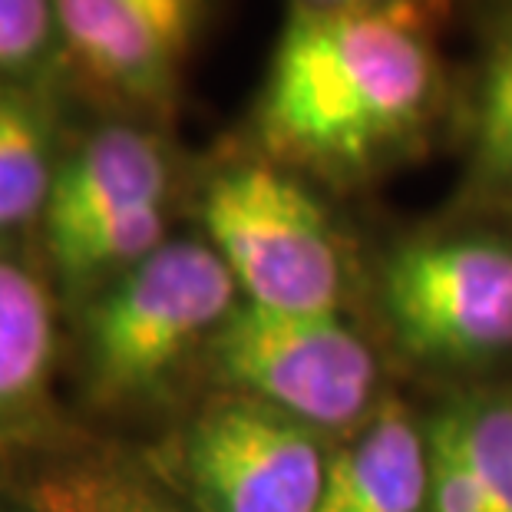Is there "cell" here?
<instances>
[{
	"label": "cell",
	"instance_id": "cell-1",
	"mask_svg": "<svg viewBox=\"0 0 512 512\" xmlns=\"http://www.w3.org/2000/svg\"><path fill=\"white\" fill-rule=\"evenodd\" d=\"M437 60L410 10L298 7L281 30L258 103L271 156L354 176L420 133Z\"/></svg>",
	"mask_w": 512,
	"mask_h": 512
},
{
	"label": "cell",
	"instance_id": "cell-2",
	"mask_svg": "<svg viewBox=\"0 0 512 512\" xmlns=\"http://www.w3.org/2000/svg\"><path fill=\"white\" fill-rule=\"evenodd\" d=\"M212 248L248 304L288 314H337L341 252L321 202L265 162L222 169L202 199Z\"/></svg>",
	"mask_w": 512,
	"mask_h": 512
},
{
	"label": "cell",
	"instance_id": "cell-3",
	"mask_svg": "<svg viewBox=\"0 0 512 512\" xmlns=\"http://www.w3.org/2000/svg\"><path fill=\"white\" fill-rule=\"evenodd\" d=\"M235 278L202 242H162L93 304L90 370L106 397H133L232 318Z\"/></svg>",
	"mask_w": 512,
	"mask_h": 512
},
{
	"label": "cell",
	"instance_id": "cell-4",
	"mask_svg": "<svg viewBox=\"0 0 512 512\" xmlns=\"http://www.w3.org/2000/svg\"><path fill=\"white\" fill-rule=\"evenodd\" d=\"M209 347L232 384L311 430L361 420L374 397V354L337 314L245 304L215 331Z\"/></svg>",
	"mask_w": 512,
	"mask_h": 512
},
{
	"label": "cell",
	"instance_id": "cell-5",
	"mask_svg": "<svg viewBox=\"0 0 512 512\" xmlns=\"http://www.w3.org/2000/svg\"><path fill=\"white\" fill-rule=\"evenodd\" d=\"M384 304L413 354L476 364L512 351V245L453 235L403 245L384 275Z\"/></svg>",
	"mask_w": 512,
	"mask_h": 512
},
{
	"label": "cell",
	"instance_id": "cell-6",
	"mask_svg": "<svg viewBox=\"0 0 512 512\" xmlns=\"http://www.w3.org/2000/svg\"><path fill=\"white\" fill-rule=\"evenodd\" d=\"M176 473L199 512H318L328 460L311 427L248 397L182 433Z\"/></svg>",
	"mask_w": 512,
	"mask_h": 512
},
{
	"label": "cell",
	"instance_id": "cell-7",
	"mask_svg": "<svg viewBox=\"0 0 512 512\" xmlns=\"http://www.w3.org/2000/svg\"><path fill=\"white\" fill-rule=\"evenodd\" d=\"M53 14L86 80L129 106H166L205 0H53Z\"/></svg>",
	"mask_w": 512,
	"mask_h": 512
},
{
	"label": "cell",
	"instance_id": "cell-8",
	"mask_svg": "<svg viewBox=\"0 0 512 512\" xmlns=\"http://www.w3.org/2000/svg\"><path fill=\"white\" fill-rule=\"evenodd\" d=\"M166 189L169 162L156 139L133 126H106L57 169L43 209L47 242L123 209L162 202Z\"/></svg>",
	"mask_w": 512,
	"mask_h": 512
},
{
	"label": "cell",
	"instance_id": "cell-9",
	"mask_svg": "<svg viewBox=\"0 0 512 512\" xmlns=\"http://www.w3.org/2000/svg\"><path fill=\"white\" fill-rule=\"evenodd\" d=\"M430 496V443L400 403L328 460L318 512H420Z\"/></svg>",
	"mask_w": 512,
	"mask_h": 512
},
{
	"label": "cell",
	"instance_id": "cell-10",
	"mask_svg": "<svg viewBox=\"0 0 512 512\" xmlns=\"http://www.w3.org/2000/svg\"><path fill=\"white\" fill-rule=\"evenodd\" d=\"M53 314L47 288L0 255V427L27 417L47 390Z\"/></svg>",
	"mask_w": 512,
	"mask_h": 512
},
{
	"label": "cell",
	"instance_id": "cell-11",
	"mask_svg": "<svg viewBox=\"0 0 512 512\" xmlns=\"http://www.w3.org/2000/svg\"><path fill=\"white\" fill-rule=\"evenodd\" d=\"M50 110L20 86H0V232L47 209L53 179Z\"/></svg>",
	"mask_w": 512,
	"mask_h": 512
},
{
	"label": "cell",
	"instance_id": "cell-12",
	"mask_svg": "<svg viewBox=\"0 0 512 512\" xmlns=\"http://www.w3.org/2000/svg\"><path fill=\"white\" fill-rule=\"evenodd\" d=\"M166 215L162 202L136 205L106 219L76 228L70 235L50 238V255L73 281H86L103 271H129L162 245Z\"/></svg>",
	"mask_w": 512,
	"mask_h": 512
},
{
	"label": "cell",
	"instance_id": "cell-13",
	"mask_svg": "<svg viewBox=\"0 0 512 512\" xmlns=\"http://www.w3.org/2000/svg\"><path fill=\"white\" fill-rule=\"evenodd\" d=\"M493 512H512V384L450 403Z\"/></svg>",
	"mask_w": 512,
	"mask_h": 512
},
{
	"label": "cell",
	"instance_id": "cell-14",
	"mask_svg": "<svg viewBox=\"0 0 512 512\" xmlns=\"http://www.w3.org/2000/svg\"><path fill=\"white\" fill-rule=\"evenodd\" d=\"M37 512H189L139 479L113 470H67L34 489Z\"/></svg>",
	"mask_w": 512,
	"mask_h": 512
},
{
	"label": "cell",
	"instance_id": "cell-15",
	"mask_svg": "<svg viewBox=\"0 0 512 512\" xmlns=\"http://www.w3.org/2000/svg\"><path fill=\"white\" fill-rule=\"evenodd\" d=\"M476 159L489 179L512 182V20L499 30L479 83Z\"/></svg>",
	"mask_w": 512,
	"mask_h": 512
},
{
	"label": "cell",
	"instance_id": "cell-16",
	"mask_svg": "<svg viewBox=\"0 0 512 512\" xmlns=\"http://www.w3.org/2000/svg\"><path fill=\"white\" fill-rule=\"evenodd\" d=\"M430 512H493L453 407L430 423Z\"/></svg>",
	"mask_w": 512,
	"mask_h": 512
},
{
	"label": "cell",
	"instance_id": "cell-17",
	"mask_svg": "<svg viewBox=\"0 0 512 512\" xmlns=\"http://www.w3.org/2000/svg\"><path fill=\"white\" fill-rule=\"evenodd\" d=\"M57 34L53 0H0V86L34 73Z\"/></svg>",
	"mask_w": 512,
	"mask_h": 512
},
{
	"label": "cell",
	"instance_id": "cell-18",
	"mask_svg": "<svg viewBox=\"0 0 512 512\" xmlns=\"http://www.w3.org/2000/svg\"><path fill=\"white\" fill-rule=\"evenodd\" d=\"M298 7H311V10H334V7H357L354 0H298Z\"/></svg>",
	"mask_w": 512,
	"mask_h": 512
},
{
	"label": "cell",
	"instance_id": "cell-19",
	"mask_svg": "<svg viewBox=\"0 0 512 512\" xmlns=\"http://www.w3.org/2000/svg\"><path fill=\"white\" fill-rule=\"evenodd\" d=\"M357 7H370V4H387V0H354Z\"/></svg>",
	"mask_w": 512,
	"mask_h": 512
}]
</instances>
